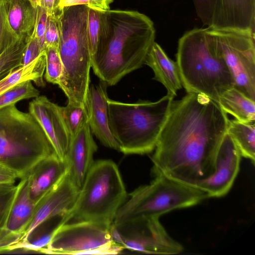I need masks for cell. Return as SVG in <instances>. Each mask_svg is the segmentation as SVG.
I'll return each mask as SVG.
<instances>
[{"label": "cell", "instance_id": "cell-1", "mask_svg": "<svg viewBox=\"0 0 255 255\" xmlns=\"http://www.w3.org/2000/svg\"><path fill=\"white\" fill-rule=\"evenodd\" d=\"M229 119L218 102L199 93L173 101L151 159L152 173L196 186L214 171Z\"/></svg>", "mask_w": 255, "mask_h": 255}, {"label": "cell", "instance_id": "cell-2", "mask_svg": "<svg viewBox=\"0 0 255 255\" xmlns=\"http://www.w3.org/2000/svg\"><path fill=\"white\" fill-rule=\"evenodd\" d=\"M155 29L147 15L134 10L100 11V29L91 68L107 87L144 64L155 42Z\"/></svg>", "mask_w": 255, "mask_h": 255}, {"label": "cell", "instance_id": "cell-3", "mask_svg": "<svg viewBox=\"0 0 255 255\" xmlns=\"http://www.w3.org/2000/svg\"><path fill=\"white\" fill-rule=\"evenodd\" d=\"M176 62L187 93L202 94L218 102L225 92L235 86L230 69L206 37L205 28H193L179 38Z\"/></svg>", "mask_w": 255, "mask_h": 255}, {"label": "cell", "instance_id": "cell-4", "mask_svg": "<svg viewBox=\"0 0 255 255\" xmlns=\"http://www.w3.org/2000/svg\"><path fill=\"white\" fill-rule=\"evenodd\" d=\"M173 99L166 94L155 102L128 103L109 98L110 127L120 151L140 155L153 151Z\"/></svg>", "mask_w": 255, "mask_h": 255}, {"label": "cell", "instance_id": "cell-5", "mask_svg": "<svg viewBox=\"0 0 255 255\" xmlns=\"http://www.w3.org/2000/svg\"><path fill=\"white\" fill-rule=\"evenodd\" d=\"M54 153L43 128L30 113L19 110L15 104L0 109V164L21 179Z\"/></svg>", "mask_w": 255, "mask_h": 255}, {"label": "cell", "instance_id": "cell-6", "mask_svg": "<svg viewBox=\"0 0 255 255\" xmlns=\"http://www.w3.org/2000/svg\"><path fill=\"white\" fill-rule=\"evenodd\" d=\"M127 196L116 164L110 160L94 161L70 212V220L110 226Z\"/></svg>", "mask_w": 255, "mask_h": 255}, {"label": "cell", "instance_id": "cell-7", "mask_svg": "<svg viewBox=\"0 0 255 255\" xmlns=\"http://www.w3.org/2000/svg\"><path fill=\"white\" fill-rule=\"evenodd\" d=\"M153 180L129 194L118 210L113 224H120L142 217H158L177 209L196 205L209 198L204 191L160 173Z\"/></svg>", "mask_w": 255, "mask_h": 255}, {"label": "cell", "instance_id": "cell-8", "mask_svg": "<svg viewBox=\"0 0 255 255\" xmlns=\"http://www.w3.org/2000/svg\"><path fill=\"white\" fill-rule=\"evenodd\" d=\"M88 8L85 5L65 7L59 16L58 50L63 66L60 85L69 91L84 90L90 83L92 54L88 35Z\"/></svg>", "mask_w": 255, "mask_h": 255}, {"label": "cell", "instance_id": "cell-9", "mask_svg": "<svg viewBox=\"0 0 255 255\" xmlns=\"http://www.w3.org/2000/svg\"><path fill=\"white\" fill-rule=\"evenodd\" d=\"M206 37L225 59L234 87L255 101V32L208 26Z\"/></svg>", "mask_w": 255, "mask_h": 255}, {"label": "cell", "instance_id": "cell-10", "mask_svg": "<svg viewBox=\"0 0 255 255\" xmlns=\"http://www.w3.org/2000/svg\"><path fill=\"white\" fill-rule=\"evenodd\" d=\"M110 226L90 221L66 223L54 232L42 253L59 255H117L124 250L112 240Z\"/></svg>", "mask_w": 255, "mask_h": 255}, {"label": "cell", "instance_id": "cell-11", "mask_svg": "<svg viewBox=\"0 0 255 255\" xmlns=\"http://www.w3.org/2000/svg\"><path fill=\"white\" fill-rule=\"evenodd\" d=\"M158 217H142L111 225L113 241L132 251L147 254L177 255L183 246L171 238Z\"/></svg>", "mask_w": 255, "mask_h": 255}, {"label": "cell", "instance_id": "cell-12", "mask_svg": "<svg viewBox=\"0 0 255 255\" xmlns=\"http://www.w3.org/2000/svg\"><path fill=\"white\" fill-rule=\"evenodd\" d=\"M241 157L239 148L227 131L217 152L214 171L195 187L205 191L209 198L225 196L238 176Z\"/></svg>", "mask_w": 255, "mask_h": 255}, {"label": "cell", "instance_id": "cell-13", "mask_svg": "<svg viewBox=\"0 0 255 255\" xmlns=\"http://www.w3.org/2000/svg\"><path fill=\"white\" fill-rule=\"evenodd\" d=\"M79 190L67 172L61 181L35 204L32 220L17 244L25 243L34 231L46 221L69 213Z\"/></svg>", "mask_w": 255, "mask_h": 255}, {"label": "cell", "instance_id": "cell-14", "mask_svg": "<svg viewBox=\"0 0 255 255\" xmlns=\"http://www.w3.org/2000/svg\"><path fill=\"white\" fill-rule=\"evenodd\" d=\"M28 111L41 126L55 154L65 161L72 136L63 117L61 107L42 95L29 103Z\"/></svg>", "mask_w": 255, "mask_h": 255}, {"label": "cell", "instance_id": "cell-15", "mask_svg": "<svg viewBox=\"0 0 255 255\" xmlns=\"http://www.w3.org/2000/svg\"><path fill=\"white\" fill-rule=\"evenodd\" d=\"M97 149L91 129L86 123L72 136L65 159L67 173L79 189L94 162L93 156Z\"/></svg>", "mask_w": 255, "mask_h": 255}, {"label": "cell", "instance_id": "cell-16", "mask_svg": "<svg viewBox=\"0 0 255 255\" xmlns=\"http://www.w3.org/2000/svg\"><path fill=\"white\" fill-rule=\"evenodd\" d=\"M107 87L101 81L90 85L86 101L88 124L92 133L104 146L120 151L110 127Z\"/></svg>", "mask_w": 255, "mask_h": 255}, {"label": "cell", "instance_id": "cell-17", "mask_svg": "<svg viewBox=\"0 0 255 255\" xmlns=\"http://www.w3.org/2000/svg\"><path fill=\"white\" fill-rule=\"evenodd\" d=\"M67 172L65 161L54 153L39 161L24 177L29 196L36 204L57 184Z\"/></svg>", "mask_w": 255, "mask_h": 255}, {"label": "cell", "instance_id": "cell-18", "mask_svg": "<svg viewBox=\"0 0 255 255\" xmlns=\"http://www.w3.org/2000/svg\"><path fill=\"white\" fill-rule=\"evenodd\" d=\"M211 26L255 32V0H218Z\"/></svg>", "mask_w": 255, "mask_h": 255}, {"label": "cell", "instance_id": "cell-19", "mask_svg": "<svg viewBox=\"0 0 255 255\" xmlns=\"http://www.w3.org/2000/svg\"><path fill=\"white\" fill-rule=\"evenodd\" d=\"M144 64L154 72L153 79L161 83L167 94L174 97L182 87L176 62L169 58L161 47L155 41L146 58Z\"/></svg>", "mask_w": 255, "mask_h": 255}, {"label": "cell", "instance_id": "cell-20", "mask_svg": "<svg viewBox=\"0 0 255 255\" xmlns=\"http://www.w3.org/2000/svg\"><path fill=\"white\" fill-rule=\"evenodd\" d=\"M18 192L11 208L6 228L21 234L27 228L33 218L35 204L31 199L25 177L20 179Z\"/></svg>", "mask_w": 255, "mask_h": 255}, {"label": "cell", "instance_id": "cell-21", "mask_svg": "<svg viewBox=\"0 0 255 255\" xmlns=\"http://www.w3.org/2000/svg\"><path fill=\"white\" fill-rule=\"evenodd\" d=\"M3 4L9 24L17 35L31 36L36 21L37 7L29 0H10Z\"/></svg>", "mask_w": 255, "mask_h": 255}, {"label": "cell", "instance_id": "cell-22", "mask_svg": "<svg viewBox=\"0 0 255 255\" xmlns=\"http://www.w3.org/2000/svg\"><path fill=\"white\" fill-rule=\"evenodd\" d=\"M218 103L227 114L244 123L255 121V101L233 87L225 92L219 98Z\"/></svg>", "mask_w": 255, "mask_h": 255}, {"label": "cell", "instance_id": "cell-23", "mask_svg": "<svg viewBox=\"0 0 255 255\" xmlns=\"http://www.w3.org/2000/svg\"><path fill=\"white\" fill-rule=\"evenodd\" d=\"M46 66L45 51L26 66L16 69L0 81V95L11 87L23 81L31 80L38 86H43Z\"/></svg>", "mask_w": 255, "mask_h": 255}, {"label": "cell", "instance_id": "cell-24", "mask_svg": "<svg viewBox=\"0 0 255 255\" xmlns=\"http://www.w3.org/2000/svg\"><path fill=\"white\" fill-rule=\"evenodd\" d=\"M227 131L237 146L242 156L249 159L255 165V122L244 123L237 120H229Z\"/></svg>", "mask_w": 255, "mask_h": 255}, {"label": "cell", "instance_id": "cell-25", "mask_svg": "<svg viewBox=\"0 0 255 255\" xmlns=\"http://www.w3.org/2000/svg\"><path fill=\"white\" fill-rule=\"evenodd\" d=\"M31 36L20 37L0 55V81L22 66L23 53Z\"/></svg>", "mask_w": 255, "mask_h": 255}, {"label": "cell", "instance_id": "cell-26", "mask_svg": "<svg viewBox=\"0 0 255 255\" xmlns=\"http://www.w3.org/2000/svg\"><path fill=\"white\" fill-rule=\"evenodd\" d=\"M32 81L21 82L7 90L0 95V109L15 104L18 101L40 96L39 91L32 84Z\"/></svg>", "mask_w": 255, "mask_h": 255}, {"label": "cell", "instance_id": "cell-27", "mask_svg": "<svg viewBox=\"0 0 255 255\" xmlns=\"http://www.w3.org/2000/svg\"><path fill=\"white\" fill-rule=\"evenodd\" d=\"M61 111L72 136L82 126L88 123V113L86 105L68 103L67 106L61 107Z\"/></svg>", "mask_w": 255, "mask_h": 255}, {"label": "cell", "instance_id": "cell-28", "mask_svg": "<svg viewBox=\"0 0 255 255\" xmlns=\"http://www.w3.org/2000/svg\"><path fill=\"white\" fill-rule=\"evenodd\" d=\"M46 55L45 74L44 77L49 83L59 85L63 74V66L58 49L47 47Z\"/></svg>", "mask_w": 255, "mask_h": 255}, {"label": "cell", "instance_id": "cell-29", "mask_svg": "<svg viewBox=\"0 0 255 255\" xmlns=\"http://www.w3.org/2000/svg\"><path fill=\"white\" fill-rule=\"evenodd\" d=\"M18 189V184L0 186V228H6L10 211Z\"/></svg>", "mask_w": 255, "mask_h": 255}, {"label": "cell", "instance_id": "cell-30", "mask_svg": "<svg viewBox=\"0 0 255 255\" xmlns=\"http://www.w3.org/2000/svg\"><path fill=\"white\" fill-rule=\"evenodd\" d=\"M19 37L12 29L7 20L5 8L0 5V55Z\"/></svg>", "mask_w": 255, "mask_h": 255}, {"label": "cell", "instance_id": "cell-31", "mask_svg": "<svg viewBox=\"0 0 255 255\" xmlns=\"http://www.w3.org/2000/svg\"><path fill=\"white\" fill-rule=\"evenodd\" d=\"M100 11L90 7L88 8V35L92 58L96 52L99 37Z\"/></svg>", "mask_w": 255, "mask_h": 255}, {"label": "cell", "instance_id": "cell-32", "mask_svg": "<svg viewBox=\"0 0 255 255\" xmlns=\"http://www.w3.org/2000/svg\"><path fill=\"white\" fill-rule=\"evenodd\" d=\"M218 0H193L196 12L205 25H212Z\"/></svg>", "mask_w": 255, "mask_h": 255}, {"label": "cell", "instance_id": "cell-33", "mask_svg": "<svg viewBox=\"0 0 255 255\" xmlns=\"http://www.w3.org/2000/svg\"><path fill=\"white\" fill-rule=\"evenodd\" d=\"M61 11L56 14L48 16L45 34V49L47 47L58 48L60 38L59 16Z\"/></svg>", "mask_w": 255, "mask_h": 255}, {"label": "cell", "instance_id": "cell-34", "mask_svg": "<svg viewBox=\"0 0 255 255\" xmlns=\"http://www.w3.org/2000/svg\"><path fill=\"white\" fill-rule=\"evenodd\" d=\"M48 14L45 9L40 6L37 7V18L32 35L35 36L45 51V34Z\"/></svg>", "mask_w": 255, "mask_h": 255}, {"label": "cell", "instance_id": "cell-35", "mask_svg": "<svg viewBox=\"0 0 255 255\" xmlns=\"http://www.w3.org/2000/svg\"><path fill=\"white\" fill-rule=\"evenodd\" d=\"M114 0H61L59 7H65L77 5H85L100 11H107L110 9V5Z\"/></svg>", "mask_w": 255, "mask_h": 255}, {"label": "cell", "instance_id": "cell-36", "mask_svg": "<svg viewBox=\"0 0 255 255\" xmlns=\"http://www.w3.org/2000/svg\"><path fill=\"white\" fill-rule=\"evenodd\" d=\"M44 51L36 37L31 35L23 53L22 66L27 65Z\"/></svg>", "mask_w": 255, "mask_h": 255}, {"label": "cell", "instance_id": "cell-37", "mask_svg": "<svg viewBox=\"0 0 255 255\" xmlns=\"http://www.w3.org/2000/svg\"><path fill=\"white\" fill-rule=\"evenodd\" d=\"M21 237V234L12 232L6 228H0V253L9 251L19 242Z\"/></svg>", "mask_w": 255, "mask_h": 255}, {"label": "cell", "instance_id": "cell-38", "mask_svg": "<svg viewBox=\"0 0 255 255\" xmlns=\"http://www.w3.org/2000/svg\"><path fill=\"white\" fill-rule=\"evenodd\" d=\"M17 178L15 172L0 164V186L13 185Z\"/></svg>", "mask_w": 255, "mask_h": 255}, {"label": "cell", "instance_id": "cell-39", "mask_svg": "<svg viewBox=\"0 0 255 255\" xmlns=\"http://www.w3.org/2000/svg\"><path fill=\"white\" fill-rule=\"evenodd\" d=\"M61 0H41V6L46 11L48 16L58 13L61 8L59 5Z\"/></svg>", "mask_w": 255, "mask_h": 255}, {"label": "cell", "instance_id": "cell-40", "mask_svg": "<svg viewBox=\"0 0 255 255\" xmlns=\"http://www.w3.org/2000/svg\"><path fill=\"white\" fill-rule=\"evenodd\" d=\"M35 7L41 6V0H29Z\"/></svg>", "mask_w": 255, "mask_h": 255}, {"label": "cell", "instance_id": "cell-41", "mask_svg": "<svg viewBox=\"0 0 255 255\" xmlns=\"http://www.w3.org/2000/svg\"><path fill=\"white\" fill-rule=\"evenodd\" d=\"M10 0H0V5L8 2Z\"/></svg>", "mask_w": 255, "mask_h": 255}]
</instances>
